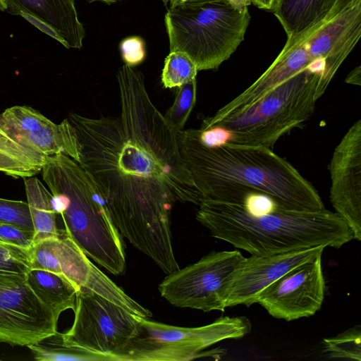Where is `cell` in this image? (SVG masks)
<instances>
[{"mask_svg": "<svg viewBox=\"0 0 361 361\" xmlns=\"http://www.w3.org/2000/svg\"><path fill=\"white\" fill-rule=\"evenodd\" d=\"M120 113L67 119L78 141V164L94 180L121 235L166 274L179 269L171 230L176 202L202 200L180 154L177 133L152 102L142 73H117Z\"/></svg>", "mask_w": 361, "mask_h": 361, "instance_id": "1", "label": "cell"}, {"mask_svg": "<svg viewBox=\"0 0 361 361\" xmlns=\"http://www.w3.org/2000/svg\"><path fill=\"white\" fill-rule=\"evenodd\" d=\"M180 154L202 200L243 204L246 195H268L282 209H325L317 190L285 158L264 147L202 145L192 129L177 134Z\"/></svg>", "mask_w": 361, "mask_h": 361, "instance_id": "2", "label": "cell"}, {"mask_svg": "<svg viewBox=\"0 0 361 361\" xmlns=\"http://www.w3.org/2000/svg\"><path fill=\"white\" fill-rule=\"evenodd\" d=\"M196 219L211 235L251 255L266 256L317 246L338 249L353 239L336 213L288 211L276 207L264 213L242 204L202 200Z\"/></svg>", "mask_w": 361, "mask_h": 361, "instance_id": "3", "label": "cell"}, {"mask_svg": "<svg viewBox=\"0 0 361 361\" xmlns=\"http://www.w3.org/2000/svg\"><path fill=\"white\" fill-rule=\"evenodd\" d=\"M41 171L68 235L89 258L114 275L123 274V241L94 180L63 153L47 157Z\"/></svg>", "mask_w": 361, "mask_h": 361, "instance_id": "4", "label": "cell"}, {"mask_svg": "<svg viewBox=\"0 0 361 361\" xmlns=\"http://www.w3.org/2000/svg\"><path fill=\"white\" fill-rule=\"evenodd\" d=\"M247 6L214 0L167 9L164 20L170 51L186 54L197 71L216 70L244 39Z\"/></svg>", "mask_w": 361, "mask_h": 361, "instance_id": "5", "label": "cell"}, {"mask_svg": "<svg viewBox=\"0 0 361 361\" xmlns=\"http://www.w3.org/2000/svg\"><path fill=\"white\" fill-rule=\"evenodd\" d=\"M320 78L319 73L302 70L236 115L204 120L200 129L220 126L231 132L228 142L272 149L281 136L312 116Z\"/></svg>", "mask_w": 361, "mask_h": 361, "instance_id": "6", "label": "cell"}, {"mask_svg": "<svg viewBox=\"0 0 361 361\" xmlns=\"http://www.w3.org/2000/svg\"><path fill=\"white\" fill-rule=\"evenodd\" d=\"M136 317L137 333L119 354V361L189 360L219 341L240 338L252 329L245 316L223 317L197 327H180Z\"/></svg>", "mask_w": 361, "mask_h": 361, "instance_id": "7", "label": "cell"}, {"mask_svg": "<svg viewBox=\"0 0 361 361\" xmlns=\"http://www.w3.org/2000/svg\"><path fill=\"white\" fill-rule=\"evenodd\" d=\"M73 312L72 326L61 333L63 343L114 361L138 331L137 315L87 288H80Z\"/></svg>", "mask_w": 361, "mask_h": 361, "instance_id": "8", "label": "cell"}, {"mask_svg": "<svg viewBox=\"0 0 361 361\" xmlns=\"http://www.w3.org/2000/svg\"><path fill=\"white\" fill-rule=\"evenodd\" d=\"M244 257L237 250L212 252L167 274L159 285V291L176 307L224 312L231 275Z\"/></svg>", "mask_w": 361, "mask_h": 361, "instance_id": "9", "label": "cell"}, {"mask_svg": "<svg viewBox=\"0 0 361 361\" xmlns=\"http://www.w3.org/2000/svg\"><path fill=\"white\" fill-rule=\"evenodd\" d=\"M30 269H44L65 276L76 287L87 288L135 315L148 318L152 312L130 297L78 246L66 231L59 236L34 243L29 248Z\"/></svg>", "mask_w": 361, "mask_h": 361, "instance_id": "10", "label": "cell"}, {"mask_svg": "<svg viewBox=\"0 0 361 361\" xmlns=\"http://www.w3.org/2000/svg\"><path fill=\"white\" fill-rule=\"evenodd\" d=\"M59 318L26 281H0V343L27 347L57 333Z\"/></svg>", "mask_w": 361, "mask_h": 361, "instance_id": "11", "label": "cell"}, {"mask_svg": "<svg viewBox=\"0 0 361 361\" xmlns=\"http://www.w3.org/2000/svg\"><path fill=\"white\" fill-rule=\"evenodd\" d=\"M320 255L285 273L255 299L274 318L287 322L314 315L321 308L326 283Z\"/></svg>", "mask_w": 361, "mask_h": 361, "instance_id": "12", "label": "cell"}, {"mask_svg": "<svg viewBox=\"0 0 361 361\" xmlns=\"http://www.w3.org/2000/svg\"><path fill=\"white\" fill-rule=\"evenodd\" d=\"M361 35V0L327 20H323L293 38L304 47L311 61L324 59L326 66L317 85L315 98H320L340 66Z\"/></svg>", "mask_w": 361, "mask_h": 361, "instance_id": "13", "label": "cell"}, {"mask_svg": "<svg viewBox=\"0 0 361 361\" xmlns=\"http://www.w3.org/2000/svg\"><path fill=\"white\" fill-rule=\"evenodd\" d=\"M330 201L335 212L361 240V120L355 121L335 147L329 165Z\"/></svg>", "mask_w": 361, "mask_h": 361, "instance_id": "14", "label": "cell"}, {"mask_svg": "<svg viewBox=\"0 0 361 361\" xmlns=\"http://www.w3.org/2000/svg\"><path fill=\"white\" fill-rule=\"evenodd\" d=\"M326 247L266 256L244 257L231 275L226 292V307L250 306L259 293L292 268L322 255Z\"/></svg>", "mask_w": 361, "mask_h": 361, "instance_id": "15", "label": "cell"}, {"mask_svg": "<svg viewBox=\"0 0 361 361\" xmlns=\"http://www.w3.org/2000/svg\"><path fill=\"white\" fill-rule=\"evenodd\" d=\"M310 60L304 48L298 44H286L270 66L241 94L220 108L207 122L218 121L243 111L269 91L307 68Z\"/></svg>", "mask_w": 361, "mask_h": 361, "instance_id": "16", "label": "cell"}, {"mask_svg": "<svg viewBox=\"0 0 361 361\" xmlns=\"http://www.w3.org/2000/svg\"><path fill=\"white\" fill-rule=\"evenodd\" d=\"M6 11L28 14L51 27L68 49H80L85 35L75 0H2Z\"/></svg>", "mask_w": 361, "mask_h": 361, "instance_id": "17", "label": "cell"}, {"mask_svg": "<svg viewBox=\"0 0 361 361\" xmlns=\"http://www.w3.org/2000/svg\"><path fill=\"white\" fill-rule=\"evenodd\" d=\"M14 141L47 157L63 153L78 163L80 161L78 141L67 118L59 124L50 120L39 128L16 137Z\"/></svg>", "mask_w": 361, "mask_h": 361, "instance_id": "18", "label": "cell"}, {"mask_svg": "<svg viewBox=\"0 0 361 361\" xmlns=\"http://www.w3.org/2000/svg\"><path fill=\"white\" fill-rule=\"evenodd\" d=\"M336 0H279L272 10L287 39L324 20Z\"/></svg>", "mask_w": 361, "mask_h": 361, "instance_id": "19", "label": "cell"}, {"mask_svg": "<svg viewBox=\"0 0 361 361\" xmlns=\"http://www.w3.org/2000/svg\"><path fill=\"white\" fill-rule=\"evenodd\" d=\"M26 283L57 317L67 310H74L80 289L63 275L32 269L27 274Z\"/></svg>", "mask_w": 361, "mask_h": 361, "instance_id": "20", "label": "cell"}, {"mask_svg": "<svg viewBox=\"0 0 361 361\" xmlns=\"http://www.w3.org/2000/svg\"><path fill=\"white\" fill-rule=\"evenodd\" d=\"M23 179L34 226V243L59 236L60 229L56 224L57 215L51 206V192L37 177Z\"/></svg>", "mask_w": 361, "mask_h": 361, "instance_id": "21", "label": "cell"}, {"mask_svg": "<svg viewBox=\"0 0 361 361\" xmlns=\"http://www.w3.org/2000/svg\"><path fill=\"white\" fill-rule=\"evenodd\" d=\"M27 348L37 361H114L111 357L66 345L59 332Z\"/></svg>", "mask_w": 361, "mask_h": 361, "instance_id": "22", "label": "cell"}, {"mask_svg": "<svg viewBox=\"0 0 361 361\" xmlns=\"http://www.w3.org/2000/svg\"><path fill=\"white\" fill-rule=\"evenodd\" d=\"M50 120L27 106H14L0 113V131L11 138L29 133Z\"/></svg>", "mask_w": 361, "mask_h": 361, "instance_id": "23", "label": "cell"}, {"mask_svg": "<svg viewBox=\"0 0 361 361\" xmlns=\"http://www.w3.org/2000/svg\"><path fill=\"white\" fill-rule=\"evenodd\" d=\"M28 250L0 238V281H26L30 269Z\"/></svg>", "mask_w": 361, "mask_h": 361, "instance_id": "24", "label": "cell"}, {"mask_svg": "<svg viewBox=\"0 0 361 361\" xmlns=\"http://www.w3.org/2000/svg\"><path fill=\"white\" fill-rule=\"evenodd\" d=\"M197 72L196 65L186 54L170 51L165 59L161 82L165 88L179 87L195 79Z\"/></svg>", "mask_w": 361, "mask_h": 361, "instance_id": "25", "label": "cell"}, {"mask_svg": "<svg viewBox=\"0 0 361 361\" xmlns=\"http://www.w3.org/2000/svg\"><path fill=\"white\" fill-rule=\"evenodd\" d=\"M196 78L180 86L172 106L164 115L169 126L178 134L184 126L196 101Z\"/></svg>", "mask_w": 361, "mask_h": 361, "instance_id": "26", "label": "cell"}, {"mask_svg": "<svg viewBox=\"0 0 361 361\" xmlns=\"http://www.w3.org/2000/svg\"><path fill=\"white\" fill-rule=\"evenodd\" d=\"M360 326H353L333 338L323 340L324 353L329 358L361 360Z\"/></svg>", "mask_w": 361, "mask_h": 361, "instance_id": "27", "label": "cell"}, {"mask_svg": "<svg viewBox=\"0 0 361 361\" xmlns=\"http://www.w3.org/2000/svg\"><path fill=\"white\" fill-rule=\"evenodd\" d=\"M0 221L34 231L27 202L0 198Z\"/></svg>", "mask_w": 361, "mask_h": 361, "instance_id": "28", "label": "cell"}, {"mask_svg": "<svg viewBox=\"0 0 361 361\" xmlns=\"http://www.w3.org/2000/svg\"><path fill=\"white\" fill-rule=\"evenodd\" d=\"M0 152L41 169L47 159V156L17 143L1 131H0Z\"/></svg>", "mask_w": 361, "mask_h": 361, "instance_id": "29", "label": "cell"}, {"mask_svg": "<svg viewBox=\"0 0 361 361\" xmlns=\"http://www.w3.org/2000/svg\"><path fill=\"white\" fill-rule=\"evenodd\" d=\"M41 169L26 164L7 154L0 152V172L15 178L34 176Z\"/></svg>", "mask_w": 361, "mask_h": 361, "instance_id": "30", "label": "cell"}, {"mask_svg": "<svg viewBox=\"0 0 361 361\" xmlns=\"http://www.w3.org/2000/svg\"><path fill=\"white\" fill-rule=\"evenodd\" d=\"M34 231L0 221V238L4 241L29 249L34 243Z\"/></svg>", "mask_w": 361, "mask_h": 361, "instance_id": "31", "label": "cell"}, {"mask_svg": "<svg viewBox=\"0 0 361 361\" xmlns=\"http://www.w3.org/2000/svg\"><path fill=\"white\" fill-rule=\"evenodd\" d=\"M120 50L123 61L129 66L140 64L145 58V42L137 36L124 39L120 44Z\"/></svg>", "mask_w": 361, "mask_h": 361, "instance_id": "32", "label": "cell"}, {"mask_svg": "<svg viewBox=\"0 0 361 361\" xmlns=\"http://www.w3.org/2000/svg\"><path fill=\"white\" fill-rule=\"evenodd\" d=\"M21 16H23L25 19H26L28 22H30L31 24L35 25L36 27L39 29L41 31L44 32L45 34L51 36L52 38L56 39L59 42H61V39L57 35V33L48 25L45 24L41 20H37V18L28 15V14H22Z\"/></svg>", "mask_w": 361, "mask_h": 361, "instance_id": "33", "label": "cell"}, {"mask_svg": "<svg viewBox=\"0 0 361 361\" xmlns=\"http://www.w3.org/2000/svg\"><path fill=\"white\" fill-rule=\"evenodd\" d=\"M360 0H336V2L324 20H330L342 13Z\"/></svg>", "mask_w": 361, "mask_h": 361, "instance_id": "34", "label": "cell"}, {"mask_svg": "<svg viewBox=\"0 0 361 361\" xmlns=\"http://www.w3.org/2000/svg\"><path fill=\"white\" fill-rule=\"evenodd\" d=\"M345 82L355 85H361V67L358 66L353 68L346 77Z\"/></svg>", "mask_w": 361, "mask_h": 361, "instance_id": "35", "label": "cell"}, {"mask_svg": "<svg viewBox=\"0 0 361 361\" xmlns=\"http://www.w3.org/2000/svg\"><path fill=\"white\" fill-rule=\"evenodd\" d=\"M163 1L164 5L168 6V8H173L177 6L192 4L197 3H202L205 1H214V0H161Z\"/></svg>", "mask_w": 361, "mask_h": 361, "instance_id": "36", "label": "cell"}, {"mask_svg": "<svg viewBox=\"0 0 361 361\" xmlns=\"http://www.w3.org/2000/svg\"><path fill=\"white\" fill-rule=\"evenodd\" d=\"M279 0H251L259 8L273 10Z\"/></svg>", "mask_w": 361, "mask_h": 361, "instance_id": "37", "label": "cell"}, {"mask_svg": "<svg viewBox=\"0 0 361 361\" xmlns=\"http://www.w3.org/2000/svg\"><path fill=\"white\" fill-rule=\"evenodd\" d=\"M87 1L90 2L99 1V2L105 3L107 4H111L115 3L117 0H87Z\"/></svg>", "mask_w": 361, "mask_h": 361, "instance_id": "38", "label": "cell"}, {"mask_svg": "<svg viewBox=\"0 0 361 361\" xmlns=\"http://www.w3.org/2000/svg\"><path fill=\"white\" fill-rule=\"evenodd\" d=\"M233 1L249 6L252 2L251 0H231Z\"/></svg>", "mask_w": 361, "mask_h": 361, "instance_id": "39", "label": "cell"}, {"mask_svg": "<svg viewBox=\"0 0 361 361\" xmlns=\"http://www.w3.org/2000/svg\"><path fill=\"white\" fill-rule=\"evenodd\" d=\"M0 10L1 11H6V6L2 0H0Z\"/></svg>", "mask_w": 361, "mask_h": 361, "instance_id": "40", "label": "cell"}]
</instances>
